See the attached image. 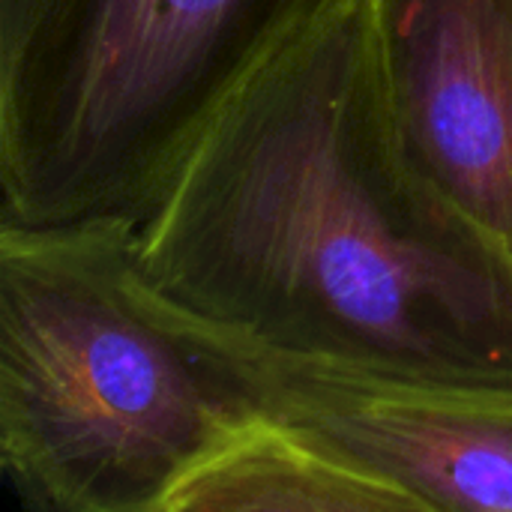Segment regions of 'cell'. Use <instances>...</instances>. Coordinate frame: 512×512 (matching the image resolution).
<instances>
[{
	"label": "cell",
	"mask_w": 512,
	"mask_h": 512,
	"mask_svg": "<svg viewBox=\"0 0 512 512\" xmlns=\"http://www.w3.org/2000/svg\"><path fill=\"white\" fill-rule=\"evenodd\" d=\"M351 0H0V225H126L225 102Z\"/></svg>",
	"instance_id": "obj_3"
},
{
	"label": "cell",
	"mask_w": 512,
	"mask_h": 512,
	"mask_svg": "<svg viewBox=\"0 0 512 512\" xmlns=\"http://www.w3.org/2000/svg\"><path fill=\"white\" fill-rule=\"evenodd\" d=\"M180 321L258 414L324 441L423 510L512 512V396L273 354Z\"/></svg>",
	"instance_id": "obj_4"
},
{
	"label": "cell",
	"mask_w": 512,
	"mask_h": 512,
	"mask_svg": "<svg viewBox=\"0 0 512 512\" xmlns=\"http://www.w3.org/2000/svg\"><path fill=\"white\" fill-rule=\"evenodd\" d=\"M129 261L162 306L228 339L512 396V255L408 159L369 0L225 102L129 228Z\"/></svg>",
	"instance_id": "obj_1"
},
{
	"label": "cell",
	"mask_w": 512,
	"mask_h": 512,
	"mask_svg": "<svg viewBox=\"0 0 512 512\" xmlns=\"http://www.w3.org/2000/svg\"><path fill=\"white\" fill-rule=\"evenodd\" d=\"M408 159L512 255V0H369Z\"/></svg>",
	"instance_id": "obj_5"
},
{
	"label": "cell",
	"mask_w": 512,
	"mask_h": 512,
	"mask_svg": "<svg viewBox=\"0 0 512 512\" xmlns=\"http://www.w3.org/2000/svg\"><path fill=\"white\" fill-rule=\"evenodd\" d=\"M258 411L135 276L126 225H0V468L42 512H165Z\"/></svg>",
	"instance_id": "obj_2"
},
{
	"label": "cell",
	"mask_w": 512,
	"mask_h": 512,
	"mask_svg": "<svg viewBox=\"0 0 512 512\" xmlns=\"http://www.w3.org/2000/svg\"><path fill=\"white\" fill-rule=\"evenodd\" d=\"M408 512L423 504L324 441L258 414L213 450L165 512Z\"/></svg>",
	"instance_id": "obj_6"
}]
</instances>
